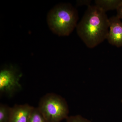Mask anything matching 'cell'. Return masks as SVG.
<instances>
[{
    "instance_id": "30bf717a",
    "label": "cell",
    "mask_w": 122,
    "mask_h": 122,
    "mask_svg": "<svg viewBox=\"0 0 122 122\" xmlns=\"http://www.w3.org/2000/svg\"><path fill=\"white\" fill-rule=\"evenodd\" d=\"M66 122H92L90 120L80 115H75L68 117Z\"/></svg>"
},
{
    "instance_id": "9c48e42d",
    "label": "cell",
    "mask_w": 122,
    "mask_h": 122,
    "mask_svg": "<svg viewBox=\"0 0 122 122\" xmlns=\"http://www.w3.org/2000/svg\"><path fill=\"white\" fill-rule=\"evenodd\" d=\"M28 122H47L38 107H34L30 113Z\"/></svg>"
},
{
    "instance_id": "7c38bea8",
    "label": "cell",
    "mask_w": 122,
    "mask_h": 122,
    "mask_svg": "<svg viewBox=\"0 0 122 122\" xmlns=\"http://www.w3.org/2000/svg\"><path fill=\"white\" fill-rule=\"evenodd\" d=\"M116 10L117 12L116 16L120 20H122V3Z\"/></svg>"
},
{
    "instance_id": "8992f818",
    "label": "cell",
    "mask_w": 122,
    "mask_h": 122,
    "mask_svg": "<svg viewBox=\"0 0 122 122\" xmlns=\"http://www.w3.org/2000/svg\"><path fill=\"white\" fill-rule=\"evenodd\" d=\"M33 107L27 104L15 105L11 107L9 122H28Z\"/></svg>"
},
{
    "instance_id": "7a4b0ae2",
    "label": "cell",
    "mask_w": 122,
    "mask_h": 122,
    "mask_svg": "<svg viewBox=\"0 0 122 122\" xmlns=\"http://www.w3.org/2000/svg\"><path fill=\"white\" fill-rule=\"evenodd\" d=\"M77 10L69 3H60L54 6L47 15V23L51 30L59 36L69 35L77 27Z\"/></svg>"
},
{
    "instance_id": "8fae6325",
    "label": "cell",
    "mask_w": 122,
    "mask_h": 122,
    "mask_svg": "<svg viewBox=\"0 0 122 122\" xmlns=\"http://www.w3.org/2000/svg\"><path fill=\"white\" fill-rule=\"evenodd\" d=\"M91 2L90 0H80L77 1V5L78 6L86 5L88 7L91 5Z\"/></svg>"
},
{
    "instance_id": "5b68a950",
    "label": "cell",
    "mask_w": 122,
    "mask_h": 122,
    "mask_svg": "<svg viewBox=\"0 0 122 122\" xmlns=\"http://www.w3.org/2000/svg\"><path fill=\"white\" fill-rule=\"evenodd\" d=\"M109 18V28L107 39L110 44L118 48L122 46V22L117 16Z\"/></svg>"
},
{
    "instance_id": "3957f363",
    "label": "cell",
    "mask_w": 122,
    "mask_h": 122,
    "mask_svg": "<svg viewBox=\"0 0 122 122\" xmlns=\"http://www.w3.org/2000/svg\"><path fill=\"white\" fill-rule=\"evenodd\" d=\"M38 107L47 122H60L68 117L66 102L61 96L53 93L43 96Z\"/></svg>"
},
{
    "instance_id": "6da1fadb",
    "label": "cell",
    "mask_w": 122,
    "mask_h": 122,
    "mask_svg": "<svg viewBox=\"0 0 122 122\" xmlns=\"http://www.w3.org/2000/svg\"><path fill=\"white\" fill-rule=\"evenodd\" d=\"M109 24L106 12L95 5H91L77 25V33L87 47L94 48L107 39Z\"/></svg>"
},
{
    "instance_id": "52a82bcc",
    "label": "cell",
    "mask_w": 122,
    "mask_h": 122,
    "mask_svg": "<svg viewBox=\"0 0 122 122\" xmlns=\"http://www.w3.org/2000/svg\"><path fill=\"white\" fill-rule=\"evenodd\" d=\"M95 5L105 12L117 10L122 3V0H96Z\"/></svg>"
},
{
    "instance_id": "ba28073f",
    "label": "cell",
    "mask_w": 122,
    "mask_h": 122,
    "mask_svg": "<svg viewBox=\"0 0 122 122\" xmlns=\"http://www.w3.org/2000/svg\"><path fill=\"white\" fill-rule=\"evenodd\" d=\"M11 107L1 103L0 105V122H9Z\"/></svg>"
},
{
    "instance_id": "277c9868",
    "label": "cell",
    "mask_w": 122,
    "mask_h": 122,
    "mask_svg": "<svg viewBox=\"0 0 122 122\" xmlns=\"http://www.w3.org/2000/svg\"><path fill=\"white\" fill-rule=\"evenodd\" d=\"M21 73L13 66L2 69L0 71V92L12 96L21 89L20 82Z\"/></svg>"
}]
</instances>
